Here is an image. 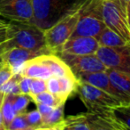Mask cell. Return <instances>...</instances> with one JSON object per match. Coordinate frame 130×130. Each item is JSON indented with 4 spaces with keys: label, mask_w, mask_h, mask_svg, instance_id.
Returning a JSON list of instances; mask_svg holds the SVG:
<instances>
[{
    "label": "cell",
    "mask_w": 130,
    "mask_h": 130,
    "mask_svg": "<svg viewBox=\"0 0 130 130\" xmlns=\"http://www.w3.org/2000/svg\"><path fill=\"white\" fill-rule=\"evenodd\" d=\"M43 54L41 52H35L20 47H12L5 50L1 57L6 64L10 66L14 75H21L27 62Z\"/></svg>",
    "instance_id": "8fae6325"
},
{
    "label": "cell",
    "mask_w": 130,
    "mask_h": 130,
    "mask_svg": "<svg viewBox=\"0 0 130 130\" xmlns=\"http://www.w3.org/2000/svg\"><path fill=\"white\" fill-rule=\"evenodd\" d=\"M98 48H99V44L95 38L74 37V38H70L62 45L59 53L75 54V55H85V54H96Z\"/></svg>",
    "instance_id": "7c38bea8"
},
{
    "label": "cell",
    "mask_w": 130,
    "mask_h": 130,
    "mask_svg": "<svg viewBox=\"0 0 130 130\" xmlns=\"http://www.w3.org/2000/svg\"><path fill=\"white\" fill-rule=\"evenodd\" d=\"M46 91L50 92L51 94L58 96L60 92L59 87V80L58 78L52 76L46 80Z\"/></svg>",
    "instance_id": "f1b7e54d"
},
{
    "label": "cell",
    "mask_w": 130,
    "mask_h": 130,
    "mask_svg": "<svg viewBox=\"0 0 130 130\" xmlns=\"http://www.w3.org/2000/svg\"><path fill=\"white\" fill-rule=\"evenodd\" d=\"M21 76H25L30 78H40V79L47 80L52 76V74L50 69L44 63H42L37 56L27 62L21 72Z\"/></svg>",
    "instance_id": "5bb4252c"
},
{
    "label": "cell",
    "mask_w": 130,
    "mask_h": 130,
    "mask_svg": "<svg viewBox=\"0 0 130 130\" xmlns=\"http://www.w3.org/2000/svg\"><path fill=\"white\" fill-rule=\"evenodd\" d=\"M101 12L105 26L130 42L127 7H124L119 0H101Z\"/></svg>",
    "instance_id": "5b68a950"
},
{
    "label": "cell",
    "mask_w": 130,
    "mask_h": 130,
    "mask_svg": "<svg viewBox=\"0 0 130 130\" xmlns=\"http://www.w3.org/2000/svg\"><path fill=\"white\" fill-rule=\"evenodd\" d=\"M7 30H8V23L5 22L3 24H0V44L4 43L8 39Z\"/></svg>",
    "instance_id": "d6a6232c"
},
{
    "label": "cell",
    "mask_w": 130,
    "mask_h": 130,
    "mask_svg": "<svg viewBox=\"0 0 130 130\" xmlns=\"http://www.w3.org/2000/svg\"><path fill=\"white\" fill-rule=\"evenodd\" d=\"M36 127H26V128H23V129H16V130H35ZM9 130V129H7Z\"/></svg>",
    "instance_id": "60d3db41"
},
{
    "label": "cell",
    "mask_w": 130,
    "mask_h": 130,
    "mask_svg": "<svg viewBox=\"0 0 130 130\" xmlns=\"http://www.w3.org/2000/svg\"><path fill=\"white\" fill-rule=\"evenodd\" d=\"M98 40L99 46L104 47H116V46H121V45H127L129 42L126 41L125 39L119 36L117 33H115L111 29L105 28L100 32V34L96 38Z\"/></svg>",
    "instance_id": "e0dca14e"
},
{
    "label": "cell",
    "mask_w": 130,
    "mask_h": 130,
    "mask_svg": "<svg viewBox=\"0 0 130 130\" xmlns=\"http://www.w3.org/2000/svg\"><path fill=\"white\" fill-rule=\"evenodd\" d=\"M58 80H59L60 87V92L58 97L66 102L71 94H73L74 93L76 92L78 87L79 80L74 74L58 78Z\"/></svg>",
    "instance_id": "ac0fdd59"
},
{
    "label": "cell",
    "mask_w": 130,
    "mask_h": 130,
    "mask_svg": "<svg viewBox=\"0 0 130 130\" xmlns=\"http://www.w3.org/2000/svg\"><path fill=\"white\" fill-rule=\"evenodd\" d=\"M90 130H116L111 111L104 113H85Z\"/></svg>",
    "instance_id": "9a60e30c"
},
{
    "label": "cell",
    "mask_w": 130,
    "mask_h": 130,
    "mask_svg": "<svg viewBox=\"0 0 130 130\" xmlns=\"http://www.w3.org/2000/svg\"><path fill=\"white\" fill-rule=\"evenodd\" d=\"M111 84L122 94L130 97V74L111 69H106Z\"/></svg>",
    "instance_id": "2e32d148"
},
{
    "label": "cell",
    "mask_w": 130,
    "mask_h": 130,
    "mask_svg": "<svg viewBox=\"0 0 130 130\" xmlns=\"http://www.w3.org/2000/svg\"><path fill=\"white\" fill-rule=\"evenodd\" d=\"M21 75H13L11 79L0 87V92L5 96H15L21 94L19 88V79Z\"/></svg>",
    "instance_id": "cb8c5ba5"
},
{
    "label": "cell",
    "mask_w": 130,
    "mask_h": 130,
    "mask_svg": "<svg viewBox=\"0 0 130 130\" xmlns=\"http://www.w3.org/2000/svg\"><path fill=\"white\" fill-rule=\"evenodd\" d=\"M76 93L90 112H107L118 106L123 105L120 99L84 82L79 81Z\"/></svg>",
    "instance_id": "277c9868"
},
{
    "label": "cell",
    "mask_w": 130,
    "mask_h": 130,
    "mask_svg": "<svg viewBox=\"0 0 130 130\" xmlns=\"http://www.w3.org/2000/svg\"><path fill=\"white\" fill-rule=\"evenodd\" d=\"M3 23H5V21H1V20H0V24H3Z\"/></svg>",
    "instance_id": "7bdbcfd3"
},
{
    "label": "cell",
    "mask_w": 130,
    "mask_h": 130,
    "mask_svg": "<svg viewBox=\"0 0 130 130\" xmlns=\"http://www.w3.org/2000/svg\"><path fill=\"white\" fill-rule=\"evenodd\" d=\"M0 16L11 21L30 22L33 0H0Z\"/></svg>",
    "instance_id": "9c48e42d"
},
{
    "label": "cell",
    "mask_w": 130,
    "mask_h": 130,
    "mask_svg": "<svg viewBox=\"0 0 130 130\" xmlns=\"http://www.w3.org/2000/svg\"><path fill=\"white\" fill-rule=\"evenodd\" d=\"M64 106L65 104L57 106L49 114L43 116L40 127H54L61 126V123L65 119L64 118Z\"/></svg>",
    "instance_id": "d6986e66"
},
{
    "label": "cell",
    "mask_w": 130,
    "mask_h": 130,
    "mask_svg": "<svg viewBox=\"0 0 130 130\" xmlns=\"http://www.w3.org/2000/svg\"><path fill=\"white\" fill-rule=\"evenodd\" d=\"M0 111H1L2 117H3L4 125H5V128L7 130L12 120L17 115V113H16L15 110L13 108V105H12V96H5Z\"/></svg>",
    "instance_id": "44dd1931"
},
{
    "label": "cell",
    "mask_w": 130,
    "mask_h": 130,
    "mask_svg": "<svg viewBox=\"0 0 130 130\" xmlns=\"http://www.w3.org/2000/svg\"><path fill=\"white\" fill-rule=\"evenodd\" d=\"M58 54L67 63L76 78L80 75L86 74V73L105 71L107 69V68L100 61L96 54L75 55V54L58 53Z\"/></svg>",
    "instance_id": "ba28073f"
},
{
    "label": "cell",
    "mask_w": 130,
    "mask_h": 130,
    "mask_svg": "<svg viewBox=\"0 0 130 130\" xmlns=\"http://www.w3.org/2000/svg\"><path fill=\"white\" fill-rule=\"evenodd\" d=\"M38 59L50 69L52 76L61 78V77L73 74L67 63L58 54H43V55L38 56Z\"/></svg>",
    "instance_id": "4fadbf2b"
},
{
    "label": "cell",
    "mask_w": 130,
    "mask_h": 130,
    "mask_svg": "<svg viewBox=\"0 0 130 130\" xmlns=\"http://www.w3.org/2000/svg\"><path fill=\"white\" fill-rule=\"evenodd\" d=\"M31 81H32V78L25 76H21L19 79V88L20 91H21V94L29 96Z\"/></svg>",
    "instance_id": "4dcf8cb0"
},
{
    "label": "cell",
    "mask_w": 130,
    "mask_h": 130,
    "mask_svg": "<svg viewBox=\"0 0 130 130\" xmlns=\"http://www.w3.org/2000/svg\"><path fill=\"white\" fill-rule=\"evenodd\" d=\"M30 98L35 103H43L52 106V107H57L61 104H65V102L62 101L58 96L51 94L48 91H44V92Z\"/></svg>",
    "instance_id": "603a6c76"
},
{
    "label": "cell",
    "mask_w": 130,
    "mask_h": 130,
    "mask_svg": "<svg viewBox=\"0 0 130 130\" xmlns=\"http://www.w3.org/2000/svg\"><path fill=\"white\" fill-rule=\"evenodd\" d=\"M119 1H120V3L124 7H127V4L130 2V0H119Z\"/></svg>",
    "instance_id": "f35d334b"
},
{
    "label": "cell",
    "mask_w": 130,
    "mask_h": 130,
    "mask_svg": "<svg viewBox=\"0 0 130 130\" xmlns=\"http://www.w3.org/2000/svg\"><path fill=\"white\" fill-rule=\"evenodd\" d=\"M77 79L80 82H84V83L89 84V85L93 86L95 87H98V88L101 89L104 92L120 99L123 103V105L128 104L130 102V97L120 92L111 84L106 70L80 75L79 77H77Z\"/></svg>",
    "instance_id": "30bf717a"
},
{
    "label": "cell",
    "mask_w": 130,
    "mask_h": 130,
    "mask_svg": "<svg viewBox=\"0 0 130 130\" xmlns=\"http://www.w3.org/2000/svg\"><path fill=\"white\" fill-rule=\"evenodd\" d=\"M96 54L107 69L130 74V42L121 46H99Z\"/></svg>",
    "instance_id": "52a82bcc"
},
{
    "label": "cell",
    "mask_w": 130,
    "mask_h": 130,
    "mask_svg": "<svg viewBox=\"0 0 130 130\" xmlns=\"http://www.w3.org/2000/svg\"><path fill=\"white\" fill-rule=\"evenodd\" d=\"M46 91V80L40 78H32L29 90V96L33 97Z\"/></svg>",
    "instance_id": "484cf974"
},
{
    "label": "cell",
    "mask_w": 130,
    "mask_h": 130,
    "mask_svg": "<svg viewBox=\"0 0 130 130\" xmlns=\"http://www.w3.org/2000/svg\"><path fill=\"white\" fill-rule=\"evenodd\" d=\"M31 98L27 94H19L12 96V105L17 114H23L27 112V108L30 102Z\"/></svg>",
    "instance_id": "d4e9b609"
},
{
    "label": "cell",
    "mask_w": 130,
    "mask_h": 130,
    "mask_svg": "<svg viewBox=\"0 0 130 130\" xmlns=\"http://www.w3.org/2000/svg\"><path fill=\"white\" fill-rule=\"evenodd\" d=\"M61 130H90L85 114L71 116L64 119L61 123Z\"/></svg>",
    "instance_id": "ffe728a7"
},
{
    "label": "cell",
    "mask_w": 130,
    "mask_h": 130,
    "mask_svg": "<svg viewBox=\"0 0 130 130\" xmlns=\"http://www.w3.org/2000/svg\"><path fill=\"white\" fill-rule=\"evenodd\" d=\"M25 116H26V120L29 127H36V128L41 127L43 116H42V114L37 110H34V111H27V112L25 113Z\"/></svg>",
    "instance_id": "4316f807"
},
{
    "label": "cell",
    "mask_w": 130,
    "mask_h": 130,
    "mask_svg": "<svg viewBox=\"0 0 130 130\" xmlns=\"http://www.w3.org/2000/svg\"><path fill=\"white\" fill-rule=\"evenodd\" d=\"M105 27L102 17L101 0H91L80 10L77 25L71 38L91 37L96 38Z\"/></svg>",
    "instance_id": "3957f363"
},
{
    "label": "cell",
    "mask_w": 130,
    "mask_h": 130,
    "mask_svg": "<svg viewBox=\"0 0 130 130\" xmlns=\"http://www.w3.org/2000/svg\"><path fill=\"white\" fill-rule=\"evenodd\" d=\"M111 115L116 121L130 129V102L112 109L111 111Z\"/></svg>",
    "instance_id": "7402d4cb"
},
{
    "label": "cell",
    "mask_w": 130,
    "mask_h": 130,
    "mask_svg": "<svg viewBox=\"0 0 130 130\" xmlns=\"http://www.w3.org/2000/svg\"><path fill=\"white\" fill-rule=\"evenodd\" d=\"M127 6H128V7H129V8H130V2H129V3H128V4H127Z\"/></svg>",
    "instance_id": "ee69618b"
},
{
    "label": "cell",
    "mask_w": 130,
    "mask_h": 130,
    "mask_svg": "<svg viewBox=\"0 0 130 130\" xmlns=\"http://www.w3.org/2000/svg\"><path fill=\"white\" fill-rule=\"evenodd\" d=\"M35 130H61V126L54 127H37Z\"/></svg>",
    "instance_id": "e575fe53"
},
{
    "label": "cell",
    "mask_w": 130,
    "mask_h": 130,
    "mask_svg": "<svg viewBox=\"0 0 130 130\" xmlns=\"http://www.w3.org/2000/svg\"><path fill=\"white\" fill-rule=\"evenodd\" d=\"M7 36V49L20 47L35 52H41L43 54H51L45 43L44 30L36 25L29 22L10 21L8 23Z\"/></svg>",
    "instance_id": "7a4b0ae2"
},
{
    "label": "cell",
    "mask_w": 130,
    "mask_h": 130,
    "mask_svg": "<svg viewBox=\"0 0 130 130\" xmlns=\"http://www.w3.org/2000/svg\"><path fill=\"white\" fill-rule=\"evenodd\" d=\"M36 110L41 113L42 116H45V115L49 114V113L55 108V107H52V106L47 105V104H43V103H36Z\"/></svg>",
    "instance_id": "1f68e13d"
},
{
    "label": "cell",
    "mask_w": 130,
    "mask_h": 130,
    "mask_svg": "<svg viewBox=\"0 0 130 130\" xmlns=\"http://www.w3.org/2000/svg\"><path fill=\"white\" fill-rule=\"evenodd\" d=\"M28 124L26 120V116L25 113L23 114H17L15 118L12 120V122L9 125L8 128L9 130H16V129H23L28 127Z\"/></svg>",
    "instance_id": "83f0119b"
},
{
    "label": "cell",
    "mask_w": 130,
    "mask_h": 130,
    "mask_svg": "<svg viewBox=\"0 0 130 130\" xmlns=\"http://www.w3.org/2000/svg\"><path fill=\"white\" fill-rule=\"evenodd\" d=\"M4 61H3V59H2V57L0 56V69H1L2 67H3V65H4Z\"/></svg>",
    "instance_id": "b9f144b4"
},
{
    "label": "cell",
    "mask_w": 130,
    "mask_h": 130,
    "mask_svg": "<svg viewBox=\"0 0 130 130\" xmlns=\"http://www.w3.org/2000/svg\"><path fill=\"white\" fill-rule=\"evenodd\" d=\"M0 130H6L5 125H4V121H3V117H2L1 111H0Z\"/></svg>",
    "instance_id": "8d00e7d4"
},
{
    "label": "cell",
    "mask_w": 130,
    "mask_h": 130,
    "mask_svg": "<svg viewBox=\"0 0 130 130\" xmlns=\"http://www.w3.org/2000/svg\"><path fill=\"white\" fill-rule=\"evenodd\" d=\"M80 11L63 18L53 26L44 30L45 43L51 54L59 53L61 46L71 38L77 25Z\"/></svg>",
    "instance_id": "8992f818"
},
{
    "label": "cell",
    "mask_w": 130,
    "mask_h": 130,
    "mask_svg": "<svg viewBox=\"0 0 130 130\" xmlns=\"http://www.w3.org/2000/svg\"><path fill=\"white\" fill-rule=\"evenodd\" d=\"M5 63V62H4ZM13 73L11 69V67L6 63H4L3 67L0 69V87H1L3 84H5V82H7L9 79L12 78L13 76Z\"/></svg>",
    "instance_id": "f546056e"
},
{
    "label": "cell",
    "mask_w": 130,
    "mask_h": 130,
    "mask_svg": "<svg viewBox=\"0 0 130 130\" xmlns=\"http://www.w3.org/2000/svg\"><path fill=\"white\" fill-rule=\"evenodd\" d=\"M91 0H33V17L31 24L43 30L63 18L79 12Z\"/></svg>",
    "instance_id": "6da1fadb"
},
{
    "label": "cell",
    "mask_w": 130,
    "mask_h": 130,
    "mask_svg": "<svg viewBox=\"0 0 130 130\" xmlns=\"http://www.w3.org/2000/svg\"></svg>",
    "instance_id": "f6af8a7d"
},
{
    "label": "cell",
    "mask_w": 130,
    "mask_h": 130,
    "mask_svg": "<svg viewBox=\"0 0 130 130\" xmlns=\"http://www.w3.org/2000/svg\"><path fill=\"white\" fill-rule=\"evenodd\" d=\"M6 49H7V47H6V41L4 42V43H2V44H0V56L2 55V54H3V53L5 52Z\"/></svg>",
    "instance_id": "d590c367"
},
{
    "label": "cell",
    "mask_w": 130,
    "mask_h": 130,
    "mask_svg": "<svg viewBox=\"0 0 130 130\" xmlns=\"http://www.w3.org/2000/svg\"><path fill=\"white\" fill-rule=\"evenodd\" d=\"M113 120H114V122H113V124H114V127L116 130H130L129 128H127V127H126L125 126L121 125L120 123H119L118 121H116V120L113 119Z\"/></svg>",
    "instance_id": "836d02e7"
},
{
    "label": "cell",
    "mask_w": 130,
    "mask_h": 130,
    "mask_svg": "<svg viewBox=\"0 0 130 130\" xmlns=\"http://www.w3.org/2000/svg\"><path fill=\"white\" fill-rule=\"evenodd\" d=\"M5 94H2L1 92H0V109H1V106H2V103H3L4 102V99H5Z\"/></svg>",
    "instance_id": "ab89813d"
},
{
    "label": "cell",
    "mask_w": 130,
    "mask_h": 130,
    "mask_svg": "<svg viewBox=\"0 0 130 130\" xmlns=\"http://www.w3.org/2000/svg\"><path fill=\"white\" fill-rule=\"evenodd\" d=\"M127 22H128V27L130 30V8L127 6Z\"/></svg>",
    "instance_id": "74e56055"
}]
</instances>
